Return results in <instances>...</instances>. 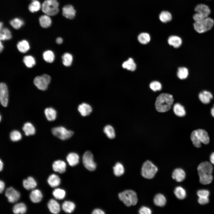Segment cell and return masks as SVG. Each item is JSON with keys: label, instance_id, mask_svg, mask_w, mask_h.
I'll use <instances>...</instances> for the list:
<instances>
[{"label": "cell", "instance_id": "obj_45", "mask_svg": "<svg viewBox=\"0 0 214 214\" xmlns=\"http://www.w3.org/2000/svg\"><path fill=\"white\" fill-rule=\"evenodd\" d=\"M11 25L15 29H20L24 24L23 21L21 19L18 18H15L10 22Z\"/></svg>", "mask_w": 214, "mask_h": 214}, {"label": "cell", "instance_id": "obj_34", "mask_svg": "<svg viewBox=\"0 0 214 214\" xmlns=\"http://www.w3.org/2000/svg\"><path fill=\"white\" fill-rule=\"evenodd\" d=\"M12 37L10 30L6 28H3L0 29V39L1 41L10 39Z\"/></svg>", "mask_w": 214, "mask_h": 214}, {"label": "cell", "instance_id": "obj_21", "mask_svg": "<svg viewBox=\"0 0 214 214\" xmlns=\"http://www.w3.org/2000/svg\"><path fill=\"white\" fill-rule=\"evenodd\" d=\"M23 184L24 188L28 190L34 188L37 185L36 181L31 177H29L27 179L24 180Z\"/></svg>", "mask_w": 214, "mask_h": 214}, {"label": "cell", "instance_id": "obj_40", "mask_svg": "<svg viewBox=\"0 0 214 214\" xmlns=\"http://www.w3.org/2000/svg\"><path fill=\"white\" fill-rule=\"evenodd\" d=\"M62 63L66 67H69L71 65L73 60V57L71 54L66 53L62 56Z\"/></svg>", "mask_w": 214, "mask_h": 214}, {"label": "cell", "instance_id": "obj_9", "mask_svg": "<svg viewBox=\"0 0 214 214\" xmlns=\"http://www.w3.org/2000/svg\"><path fill=\"white\" fill-rule=\"evenodd\" d=\"M83 162L85 167L90 171L96 169V166L93 160V155L89 151L86 152L83 156Z\"/></svg>", "mask_w": 214, "mask_h": 214}, {"label": "cell", "instance_id": "obj_56", "mask_svg": "<svg viewBox=\"0 0 214 214\" xmlns=\"http://www.w3.org/2000/svg\"><path fill=\"white\" fill-rule=\"evenodd\" d=\"M210 163L214 165V152H212L210 156Z\"/></svg>", "mask_w": 214, "mask_h": 214}, {"label": "cell", "instance_id": "obj_15", "mask_svg": "<svg viewBox=\"0 0 214 214\" xmlns=\"http://www.w3.org/2000/svg\"><path fill=\"white\" fill-rule=\"evenodd\" d=\"M199 98L200 101L204 104L209 103L213 98L212 94L209 91L204 90L199 94Z\"/></svg>", "mask_w": 214, "mask_h": 214}, {"label": "cell", "instance_id": "obj_49", "mask_svg": "<svg viewBox=\"0 0 214 214\" xmlns=\"http://www.w3.org/2000/svg\"><path fill=\"white\" fill-rule=\"evenodd\" d=\"M150 89L154 92L160 90L162 88L161 84L157 81H153L150 84Z\"/></svg>", "mask_w": 214, "mask_h": 214}, {"label": "cell", "instance_id": "obj_61", "mask_svg": "<svg viewBox=\"0 0 214 214\" xmlns=\"http://www.w3.org/2000/svg\"><path fill=\"white\" fill-rule=\"evenodd\" d=\"M3 23L2 22H1L0 23V29H1L3 28Z\"/></svg>", "mask_w": 214, "mask_h": 214}, {"label": "cell", "instance_id": "obj_39", "mask_svg": "<svg viewBox=\"0 0 214 214\" xmlns=\"http://www.w3.org/2000/svg\"><path fill=\"white\" fill-rule=\"evenodd\" d=\"M188 75V69L185 67H179L177 70V75L178 77L181 80L187 78Z\"/></svg>", "mask_w": 214, "mask_h": 214}, {"label": "cell", "instance_id": "obj_7", "mask_svg": "<svg viewBox=\"0 0 214 214\" xmlns=\"http://www.w3.org/2000/svg\"><path fill=\"white\" fill-rule=\"evenodd\" d=\"M51 80V77L47 74L36 76L34 80L35 86L39 89L44 91L46 90Z\"/></svg>", "mask_w": 214, "mask_h": 214}, {"label": "cell", "instance_id": "obj_51", "mask_svg": "<svg viewBox=\"0 0 214 214\" xmlns=\"http://www.w3.org/2000/svg\"><path fill=\"white\" fill-rule=\"evenodd\" d=\"M139 213L140 214H151L152 211L149 208L143 206L139 209Z\"/></svg>", "mask_w": 214, "mask_h": 214}, {"label": "cell", "instance_id": "obj_28", "mask_svg": "<svg viewBox=\"0 0 214 214\" xmlns=\"http://www.w3.org/2000/svg\"><path fill=\"white\" fill-rule=\"evenodd\" d=\"M153 201L155 205L160 207L164 206L166 202V199L165 196L161 193L157 194L155 196Z\"/></svg>", "mask_w": 214, "mask_h": 214}, {"label": "cell", "instance_id": "obj_23", "mask_svg": "<svg viewBox=\"0 0 214 214\" xmlns=\"http://www.w3.org/2000/svg\"><path fill=\"white\" fill-rule=\"evenodd\" d=\"M39 22L41 26L43 28H47L51 26L52 21L49 16L45 14L40 16Z\"/></svg>", "mask_w": 214, "mask_h": 214}, {"label": "cell", "instance_id": "obj_13", "mask_svg": "<svg viewBox=\"0 0 214 214\" xmlns=\"http://www.w3.org/2000/svg\"><path fill=\"white\" fill-rule=\"evenodd\" d=\"M76 11L72 5L68 4L64 5L62 8V14L66 18L73 20L76 15Z\"/></svg>", "mask_w": 214, "mask_h": 214}, {"label": "cell", "instance_id": "obj_63", "mask_svg": "<svg viewBox=\"0 0 214 214\" xmlns=\"http://www.w3.org/2000/svg\"></svg>", "mask_w": 214, "mask_h": 214}, {"label": "cell", "instance_id": "obj_24", "mask_svg": "<svg viewBox=\"0 0 214 214\" xmlns=\"http://www.w3.org/2000/svg\"><path fill=\"white\" fill-rule=\"evenodd\" d=\"M67 160L70 166H74L77 165L79 162V156L74 152L69 153L67 156Z\"/></svg>", "mask_w": 214, "mask_h": 214}, {"label": "cell", "instance_id": "obj_5", "mask_svg": "<svg viewBox=\"0 0 214 214\" xmlns=\"http://www.w3.org/2000/svg\"><path fill=\"white\" fill-rule=\"evenodd\" d=\"M214 25V20L209 17L199 22H195L193 26L194 29L199 33H203L210 30Z\"/></svg>", "mask_w": 214, "mask_h": 214}, {"label": "cell", "instance_id": "obj_4", "mask_svg": "<svg viewBox=\"0 0 214 214\" xmlns=\"http://www.w3.org/2000/svg\"><path fill=\"white\" fill-rule=\"evenodd\" d=\"M59 4L57 0H45L41 6L42 10L45 14L55 15L59 12Z\"/></svg>", "mask_w": 214, "mask_h": 214}, {"label": "cell", "instance_id": "obj_3", "mask_svg": "<svg viewBox=\"0 0 214 214\" xmlns=\"http://www.w3.org/2000/svg\"><path fill=\"white\" fill-rule=\"evenodd\" d=\"M118 196L120 200L128 207L135 205L138 202L137 194L132 190H125L119 193Z\"/></svg>", "mask_w": 214, "mask_h": 214}, {"label": "cell", "instance_id": "obj_22", "mask_svg": "<svg viewBox=\"0 0 214 214\" xmlns=\"http://www.w3.org/2000/svg\"><path fill=\"white\" fill-rule=\"evenodd\" d=\"M31 200L33 203H37L40 202L43 198V195L41 191L38 189L33 190L30 194Z\"/></svg>", "mask_w": 214, "mask_h": 214}, {"label": "cell", "instance_id": "obj_54", "mask_svg": "<svg viewBox=\"0 0 214 214\" xmlns=\"http://www.w3.org/2000/svg\"><path fill=\"white\" fill-rule=\"evenodd\" d=\"M93 214H104L105 213L102 210L98 209H95L92 213Z\"/></svg>", "mask_w": 214, "mask_h": 214}, {"label": "cell", "instance_id": "obj_53", "mask_svg": "<svg viewBox=\"0 0 214 214\" xmlns=\"http://www.w3.org/2000/svg\"><path fill=\"white\" fill-rule=\"evenodd\" d=\"M198 201L200 204L204 205L209 202V199L208 197H199Z\"/></svg>", "mask_w": 214, "mask_h": 214}, {"label": "cell", "instance_id": "obj_55", "mask_svg": "<svg viewBox=\"0 0 214 214\" xmlns=\"http://www.w3.org/2000/svg\"><path fill=\"white\" fill-rule=\"evenodd\" d=\"M5 187L4 182L2 180L0 181V193H1L4 190Z\"/></svg>", "mask_w": 214, "mask_h": 214}, {"label": "cell", "instance_id": "obj_16", "mask_svg": "<svg viewBox=\"0 0 214 214\" xmlns=\"http://www.w3.org/2000/svg\"><path fill=\"white\" fill-rule=\"evenodd\" d=\"M78 109L81 115L83 117L89 115L92 111V107L89 104L85 103L80 104Z\"/></svg>", "mask_w": 214, "mask_h": 214}, {"label": "cell", "instance_id": "obj_6", "mask_svg": "<svg viewBox=\"0 0 214 214\" xmlns=\"http://www.w3.org/2000/svg\"><path fill=\"white\" fill-rule=\"evenodd\" d=\"M158 170L157 166L151 161L147 160L143 164L141 169V174L145 178H152Z\"/></svg>", "mask_w": 214, "mask_h": 214}, {"label": "cell", "instance_id": "obj_43", "mask_svg": "<svg viewBox=\"0 0 214 214\" xmlns=\"http://www.w3.org/2000/svg\"><path fill=\"white\" fill-rule=\"evenodd\" d=\"M114 173L117 176H120L123 174L124 168L123 165L119 162L117 163L113 168Z\"/></svg>", "mask_w": 214, "mask_h": 214}, {"label": "cell", "instance_id": "obj_27", "mask_svg": "<svg viewBox=\"0 0 214 214\" xmlns=\"http://www.w3.org/2000/svg\"><path fill=\"white\" fill-rule=\"evenodd\" d=\"M47 181L48 184L51 187L54 188L60 184L61 180L58 175L53 174L49 177Z\"/></svg>", "mask_w": 214, "mask_h": 214}, {"label": "cell", "instance_id": "obj_1", "mask_svg": "<svg viewBox=\"0 0 214 214\" xmlns=\"http://www.w3.org/2000/svg\"><path fill=\"white\" fill-rule=\"evenodd\" d=\"M173 96L171 94L163 93L156 98L155 103L156 110L160 112L168 111L171 108L174 102Z\"/></svg>", "mask_w": 214, "mask_h": 214}, {"label": "cell", "instance_id": "obj_20", "mask_svg": "<svg viewBox=\"0 0 214 214\" xmlns=\"http://www.w3.org/2000/svg\"><path fill=\"white\" fill-rule=\"evenodd\" d=\"M168 44L174 48H177L180 46L182 43L181 38L176 35L170 36L168 40Z\"/></svg>", "mask_w": 214, "mask_h": 214}, {"label": "cell", "instance_id": "obj_12", "mask_svg": "<svg viewBox=\"0 0 214 214\" xmlns=\"http://www.w3.org/2000/svg\"><path fill=\"white\" fill-rule=\"evenodd\" d=\"M5 195L7 198L8 202L10 203H14L19 199L20 193L12 187L7 188L5 191Z\"/></svg>", "mask_w": 214, "mask_h": 214}, {"label": "cell", "instance_id": "obj_46", "mask_svg": "<svg viewBox=\"0 0 214 214\" xmlns=\"http://www.w3.org/2000/svg\"><path fill=\"white\" fill-rule=\"evenodd\" d=\"M200 182L203 185H207L210 183L213 180L212 174L199 176Z\"/></svg>", "mask_w": 214, "mask_h": 214}, {"label": "cell", "instance_id": "obj_11", "mask_svg": "<svg viewBox=\"0 0 214 214\" xmlns=\"http://www.w3.org/2000/svg\"><path fill=\"white\" fill-rule=\"evenodd\" d=\"M0 101L1 105L6 107L8 102V91L6 84L3 82L0 84Z\"/></svg>", "mask_w": 214, "mask_h": 214}, {"label": "cell", "instance_id": "obj_62", "mask_svg": "<svg viewBox=\"0 0 214 214\" xmlns=\"http://www.w3.org/2000/svg\"><path fill=\"white\" fill-rule=\"evenodd\" d=\"M1 116H0V120H1Z\"/></svg>", "mask_w": 214, "mask_h": 214}, {"label": "cell", "instance_id": "obj_57", "mask_svg": "<svg viewBox=\"0 0 214 214\" xmlns=\"http://www.w3.org/2000/svg\"><path fill=\"white\" fill-rule=\"evenodd\" d=\"M63 40L60 37L57 38L56 40V43L59 44H61L62 43Z\"/></svg>", "mask_w": 214, "mask_h": 214}, {"label": "cell", "instance_id": "obj_30", "mask_svg": "<svg viewBox=\"0 0 214 214\" xmlns=\"http://www.w3.org/2000/svg\"><path fill=\"white\" fill-rule=\"evenodd\" d=\"M17 48L20 52L25 53L29 50L30 47L29 43L26 40H23L18 43Z\"/></svg>", "mask_w": 214, "mask_h": 214}, {"label": "cell", "instance_id": "obj_47", "mask_svg": "<svg viewBox=\"0 0 214 214\" xmlns=\"http://www.w3.org/2000/svg\"><path fill=\"white\" fill-rule=\"evenodd\" d=\"M53 195L56 199L61 200L63 199L65 196V192L64 190L60 188H56L53 192Z\"/></svg>", "mask_w": 214, "mask_h": 214}, {"label": "cell", "instance_id": "obj_31", "mask_svg": "<svg viewBox=\"0 0 214 214\" xmlns=\"http://www.w3.org/2000/svg\"><path fill=\"white\" fill-rule=\"evenodd\" d=\"M122 66L123 68L131 71H134L136 68V64L133 59L131 58H129L127 60L124 62Z\"/></svg>", "mask_w": 214, "mask_h": 214}, {"label": "cell", "instance_id": "obj_33", "mask_svg": "<svg viewBox=\"0 0 214 214\" xmlns=\"http://www.w3.org/2000/svg\"><path fill=\"white\" fill-rule=\"evenodd\" d=\"M75 207V204L70 201H65L62 204V207L66 213H71L74 210Z\"/></svg>", "mask_w": 214, "mask_h": 214}, {"label": "cell", "instance_id": "obj_32", "mask_svg": "<svg viewBox=\"0 0 214 214\" xmlns=\"http://www.w3.org/2000/svg\"><path fill=\"white\" fill-rule=\"evenodd\" d=\"M26 207L23 203L21 202L16 204L13 207L12 211L15 214H24L26 211Z\"/></svg>", "mask_w": 214, "mask_h": 214}, {"label": "cell", "instance_id": "obj_35", "mask_svg": "<svg viewBox=\"0 0 214 214\" xmlns=\"http://www.w3.org/2000/svg\"><path fill=\"white\" fill-rule=\"evenodd\" d=\"M174 193L176 196L179 199H184L186 195L185 190L181 186L176 187L174 189Z\"/></svg>", "mask_w": 214, "mask_h": 214}, {"label": "cell", "instance_id": "obj_25", "mask_svg": "<svg viewBox=\"0 0 214 214\" xmlns=\"http://www.w3.org/2000/svg\"><path fill=\"white\" fill-rule=\"evenodd\" d=\"M175 114L179 117H183L186 114V111L184 107L179 103L175 104L173 107Z\"/></svg>", "mask_w": 214, "mask_h": 214}, {"label": "cell", "instance_id": "obj_48", "mask_svg": "<svg viewBox=\"0 0 214 214\" xmlns=\"http://www.w3.org/2000/svg\"><path fill=\"white\" fill-rule=\"evenodd\" d=\"M10 138L13 141H17L20 140L22 138V135L21 133L17 130H14L10 134Z\"/></svg>", "mask_w": 214, "mask_h": 214}, {"label": "cell", "instance_id": "obj_52", "mask_svg": "<svg viewBox=\"0 0 214 214\" xmlns=\"http://www.w3.org/2000/svg\"><path fill=\"white\" fill-rule=\"evenodd\" d=\"M193 18L195 22L201 21L206 18L203 15L197 12L194 14Z\"/></svg>", "mask_w": 214, "mask_h": 214}, {"label": "cell", "instance_id": "obj_59", "mask_svg": "<svg viewBox=\"0 0 214 214\" xmlns=\"http://www.w3.org/2000/svg\"><path fill=\"white\" fill-rule=\"evenodd\" d=\"M3 168V163L1 159L0 160V170L1 171Z\"/></svg>", "mask_w": 214, "mask_h": 214}, {"label": "cell", "instance_id": "obj_38", "mask_svg": "<svg viewBox=\"0 0 214 214\" xmlns=\"http://www.w3.org/2000/svg\"><path fill=\"white\" fill-rule=\"evenodd\" d=\"M103 131L108 138L113 139L115 136V132L114 128L110 125H106L103 129Z\"/></svg>", "mask_w": 214, "mask_h": 214}, {"label": "cell", "instance_id": "obj_19", "mask_svg": "<svg viewBox=\"0 0 214 214\" xmlns=\"http://www.w3.org/2000/svg\"><path fill=\"white\" fill-rule=\"evenodd\" d=\"M48 207L50 212L53 214L58 213L60 210L59 204L53 199L49 200L48 203Z\"/></svg>", "mask_w": 214, "mask_h": 214}, {"label": "cell", "instance_id": "obj_44", "mask_svg": "<svg viewBox=\"0 0 214 214\" xmlns=\"http://www.w3.org/2000/svg\"><path fill=\"white\" fill-rule=\"evenodd\" d=\"M41 7L39 1L37 0H33L29 4L28 9L29 11L32 13L38 11Z\"/></svg>", "mask_w": 214, "mask_h": 214}, {"label": "cell", "instance_id": "obj_17", "mask_svg": "<svg viewBox=\"0 0 214 214\" xmlns=\"http://www.w3.org/2000/svg\"><path fill=\"white\" fill-rule=\"evenodd\" d=\"M185 173L182 169L177 168L175 169L172 174V178L177 181L180 182L184 180L185 177Z\"/></svg>", "mask_w": 214, "mask_h": 214}, {"label": "cell", "instance_id": "obj_14", "mask_svg": "<svg viewBox=\"0 0 214 214\" xmlns=\"http://www.w3.org/2000/svg\"><path fill=\"white\" fill-rule=\"evenodd\" d=\"M195 11L203 15L205 17H209L211 13L210 10L207 5L201 4H197L195 7Z\"/></svg>", "mask_w": 214, "mask_h": 214}, {"label": "cell", "instance_id": "obj_2", "mask_svg": "<svg viewBox=\"0 0 214 214\" xmlns=\"http://www.w3.org/2000/svg\"><path fill=\"white\" fill-rule=\"evenodd\" d=\"M190 138L193 145L197 148L200 147L202 143L208 144L210 140L207 132L202 129L193 130L191 134Z\"/></svg>", "mask_w": 214, "mask_h": 214}, {"label": "cell", "instance_id": "obj_50", "mask_svg": "<svg viewBox=\"0 0 214 214\" xmlns=\"http://www.w3.org/2000/svg\"><path fill=\"white\" fill-rule=\"evenodd\" d=\"M197 194L199 197H208L210 192L207 190L202 189L198 191Z\"/></svg>", "mask_w": 214, "mask_h": 214}, {"label": "cell", "instance_id": "obj_36", "mask_svg": "<svg viewBox=\"0 0 214 214\" xmlns=\"http://www.w3.org/2000/svg\"><path fill=\"white\" fill-rule=\"evenodd\" d=\"M159 18L162 22L166 23L171 20L172 16L171 13L169 12L164 11H162L159 14Z\"/></svg>", "mask_w": 214, "mask_h": 214}, {"label": "cell", "instance_id": "obj_26", "mask_svg": "<svg viewBox=\"0 0 214 214\" xmlns=\"http://www.w3.org/2000/svg\"><path fill=\"white\" fill-rule=\"evenodd\" d=\"M45 116L49 121L54 120L56 117L57 112L56 110L51 107L46 108L44 111Z\"/></svg>", "mask_w": 214, "mask_h": 214}, {"label": "cell", "instance_id": "obj_58", "mask_svg": "<svg viewBox=\"0 0 214 214\" xmlns=\"http://www.w3.org/2000/svg\"><path fill=\"white\" fill-rule=\"evenodd\" d=\"M210 113L212 116L214 117V104L211 109Z\"/></svg>", "mask_w": 214, "mask_h": 214}, {"label": "cell", "instance_id": "obj_42", "mask_svg": "<svg viewBox=\"0 0 214 214\" xmlns=\"http://www.w3.org/2000/svg\"><path fill=\"white\" fill-rule=\"evenodd\" d=\"M23 62L26 66L28 68H31L35 64L34 58L30 55L26 56L23 57Z\"/></svg>", "mask_w": 214, "mask_h": 214}, {"label": "cell", "instance_id": "obj_60", "mask_svg": "<svg viewBox=\"0 0 214 214\" xmlns=\"http://www.w3.org/2000/svg\"><path fill=\"white\" fill-rule=\"evenodd\" d=\"M4 48V46L3 45L2 43H1V41L0 42V52H1L2 50H3Z\"/></svg>", "mask_w": 214, "mask_h": 214}, {"label": "cell", "instance_id": "obj_18", "mask_svg": "<svg viewBox=\"0 0 214 214\" xmlns=\"http://www.w3.org/2000/svg\"><path fill=\"white\" fill-rule=\"evenodd\" d=\"M66 166L65 163L60 160L55 161L52 165L53 170L61 173H63L65 171Z\"/></svg>", "mask_w": 214, "mask_h": 214}, {"label": "cell", "instance_id": "obj_41", "mask_svg": "<svg viewBox=\"0 0 214 214\" xmlns=\"http://www.w3.org/2000/svg\"><path fill=\"white\" fill-rule=\"evenodd\" d=\"M43 57L45 61L49 63L53 62L55 59L54 53L51 50L44 51L43 54Z\"/></svg>", "mask_w": 214, "mask_h": 214}, {"label": "cell", "instance_id": "obj_10", "mask_svg": "<svg viewBox=\"0 0 214 214\" xmlns=\"http://www.w3.org/2000/svg\"><path fill=\"white\" fill-rule=\"evenodd\" d=\"M199 176L212 174L213 168L211 163L205 161L200 163L197 167Z\"/></svg>", "mask_w": 214, "mask_h": 214}, {"label": "cell", "instance_id": "obj_37", "mask_svg": "<svg viewBox=\"0 0 214 214\" xmlns=\"http://www.w3.org/2000/svg\"><path fill=\"white\" fill-rule=\"evenodd\" d=\"M150 35L146 32L140 34L138 36V40L140 43L142 44H146L149 43L150 40Z\"/></svg>", "mask_w": 214, "mask_h": 214}, {"label": "cell", "instance_id": "obj_29", "mask_svg": "<svg viewBox=\"0 0 214 214\" xmlns=\"http://www.w3.org/2000/svg\"><path fill=\"white\" fill-rule=\"evenodd\" d=\"M25 135L26 136L34 135L35 133V129L33 125L31 123H25L22 128Z\"/></svg>", "mask_w": 214, "mask_h": 214}, {"label": "cell", "instance_id": "obj_8", "mask_svg": "<svg viewBox=\"0 0 214 214\" xmlns=\"http://www.w3.org/2000/svg\"><path fill=\"white\" fill-rule=\"evenodd\" d=\"M54 135L62 140L70 139L73 135V132L67 130L64 127L59 126L53 128L52 129Z\"/></svg>", "mask_w": 214, "mask_h": 214}]
</instances>
